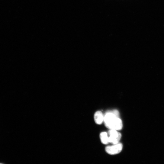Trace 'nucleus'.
Here are the masks:
<instances>
[{"instance_id":"nucleus-1","label":"nucleus","mask_w":164,"mask_h":164,"mask_svg":"<svg viewBox=\"0 0 164 164\" xmlns=\"http://www.w3.org/2000/svg\"><path fill=\"white\" fill-rule=\"evenodd\" d=\"M103 122L105 127L109 129L120 130L122 129V120L112 112L106 113Z\"/></svg>"},{"instance_id":"nucleus-5","label":"nucleus","mask_w":164,"mask_h":164,"mask_svg":"<svg viewBox=\"0 0 164 164\" xmlns=\"http://www.w3.org/2000/svg\"><path fill=\"white\" fill-rule=\"evenodd\" d=\"M100 137L101 142L104 144H107L109 142L108 133L106 132H102L100 133Z\"/></svg>"},{"instance_id":"nucleus-3","label":"nucleus","mask_w":164,"mask_h":164,"mask_svg":"<svg viewBox=\"0 0 164 164\" xmlns=\"http://www.w3.org/2000/svg\"><path fill=\"white\" fill-rule=\"evenodd\" d=\"M123 148V144L119 142L113 146H108L105 148L106 152L109 154L114 155L120 153Z\"/></svg>"},{"instance_id":"nucleus-2","label":"nucleus","mask_w":164,"mask_h":164,"mask_svg":"<svg viewBox=\"0 0 164 164\" xmlns=\"http://www.w3.org/2000/svg\"><path fill=\"white\" fill-rule=\"evenodd\" d=\"M108 135L109 143L116 144L119 142L122 135L121 133L117 131V130L110 129L108 131Z\"/></svg>"},{"instance_id":"nucleus-4","label":"nucleus","mask_w":164,"mask_h":164,"mask_svg":"<svg viewBox=\"0 0 164 164\" xmlns=\"http://www.w3.org/2000/svg\"><path fill=\"white\" fill-rule=\"evenodd\" d=\"M94 119L96 124L98 125L101 124L104 121V116L101 111H98L95 114Z\"/></svg>"}]
</instances>
